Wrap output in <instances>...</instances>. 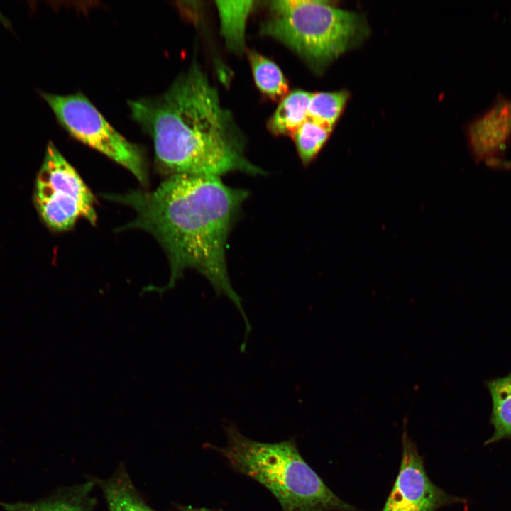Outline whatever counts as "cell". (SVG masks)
Instances as JSON below:
<instances>
[{"mask_svg":"<svg viewBox=\"0 0 511 511\" xmlns=\"http://www.w3.org/2000/svg\"><path fill=\"white\" fill-rule=\"evenodd\" d=\"M95 480L60 489L50 497L35 502H0L6 511H93L92 491Z\"/></svg>","mask_w":511,"mask_h":511,"instance_id":"9","label":"cell"},{"mask_svg":"<svg viewBox=\"0 0 511 511\" xmlns=\"http://www.w3.org/2000/svg\"><path fill=\"white\" fill-rule=\"evenodd\" d=\"M248 57L258 88L266 96L278 100L287 94V82L279 67L256 51L248 52Z\"/></svg>","mask_w":511,"mask_h":511,"instance_id":"14","label":"cell"},{"mask_svg":"<svg viewBox=\"0 0 511 511\" xmlns=\"http://www.w3.org/2000/svg\"><path fill=\"white\" fill-rule=\"evenodd\" d=\"M226 446L210 448L236 471L269 490L282 511H358L326 486L300 454L294 439L265 443L241 434L234 423L224 427Z\"/></svg>","mask_w":511,"mask_h":511,"instance_id":"3","label":"cell"},{"mask_svg":"<svg viewBox=\"0 0 511 511\" xmlns=\"http://www.w3.org/2000/svg\"><path fill=\"white\" fill-rule=\"evenodd\" d=\"M221 34L231 51L241 54L245 50V30L253 1H216Z\"/></svg>","mask_w":511,"mask_h":511,"instance_id":"11","label":"cell"},{"mask_svg":"<svg viewBox=\"0 0 511 511\" xmlns=\"http://www.w3.org/2000/svg\"><path fill=\"white\" fill-rule=\"evenodd\" d=\"M40 94L72 137L122 165L142 185H146L147 167L142 149L113 128L83 94Z\"/></svg>","mask_w":511,"mask_h":511,"instance_id":"5","label":"cell"},{"mask_svg":"<svg viewBox=\"0 0 511 511\" xmlns=\"http://www.w3.org/2000/svg\"><path fill=\"white\" fill-rule=\"evenodd\" d=\"M487 163L495 167L511 169V161L510 160H500L495 158L488 161Z\"/></svg>","mask_w":511,"mask_h":511,"instance_id":"17","label":"cell"},{"mask_svg":"<svg viewBox=\"0 0 511 511\" xmlns=\"http://www.w3.org/2000/svg\"><path fill=\"white\" fill-rule=\"evenodd\" d=\"M467 133L474 158L493 160L511 136V100L500 99L468 126Z\"/></svg>","mask_w":511,"mask_h":511,"instance_id":"8","label":"cell"},{"mask_svg":"<svg viewBox=\"0 0 511 511\" xmlns=\"http://www.w3.org/2000/svg\"><path fill=\"white\" fill-rule=\"evenodd\" d=\"M312 93L294 90L287 94L268 122V129L275 135H290L308 119Z\"/></svg>","mask_w":511,"mask_h":511,"instance_id":"12","label":"cell"},{"mask_svg":"<svg viewBox=\"0 0 511 511\" xmlns=\"http://www.w3.org/2000/svg\"><path fill=\"white\" fill-rule=\"evenodd\" d=\"M349 97L350 94L346 90L312 94L308 107V119L333 130Z\"/></svg>","mask_w":511,"mask_h":511,"instance_id":"15","label":"cell"},{"mask_svg":"<svg viewBox=\"0 0 511 511\" xmlns=\"http://www.w3.org/2000/svg\"><path fill=\"white\" fill-rule=\"evenodd\" d=\"M490 391L493 410L491 423L493 435L485 444L511 436V373L503 377L486 382Z\"/></svg>","mask_w":511,"mask_h":511,"instance_id":"13","label":"cell"},{"mask_svg":"<svg viewBox=\"0 0 511 511\" xmlns=\"http://www.w3.org/2000/svg\"><path fill=\"white\" fill-rule=\"evenodd\" d=\"M331 131L332 129L307 119L291 136L304 165H309L316 158Z\"/></svg>","mask_w":511,"mask_h":511,"instance_id":"16","label":"cell"},{"mask_svg":"<svg viewBox=\"0 0 511 511\" xmlns=\"http://www.w3.org/2000/svg\"><path fill=\"white\" fill-rule=\"evenodd\" d=\"M132 118L151 137L158 164L173 175H262L245 155V138L197 62L163 94L129 102Z\"/></svg>","mask_w":511,"mask_h":511,"instance_id":"2","label":"cell"},{"mask_svg":"<svg viewBox=\"0 0 511 511\" xmlns=\"http://www.w3.org/2000/svg\"><path fill=\"white\" fill-rule=\"evenodd\" d=\"M334 4L272 1L260 33L288 46L314 71L321 73L344 52L360 45L370 33L365 17Z\"/></svg>","mask_w":511,"mask_h":511,"instance_id":"4","label":"cell"},{"mask_svg":"<svg viewBox=\"0 0 511 511\" xmlns=\"http://www.w3.org/2000/svg\"><path fill=\"white\" fill-rule=\"evenodd\" d=\"M248 195L245 189L224 184L220 177L173 175L151 192L104 197L134 210V219L122 229H143L165 251L171 273L161 290L173 287L186 269L196 270L209 280L216 295H225L234 304L248 336L251 324L231 286L226 260L229 235Z\"/></svg>","mask_w":511,"mask_h":511,"instance_id":"1","label":"cell"},{"mask_svg":"<svg viewBox=\"0 0 511 511\" xmlns=\"http://www.w3.org/2000/svg\"><path fill=\"white\" fill-rule=\"evenodd\" d=\"M101 489L108 511H156L143 498L126 467L120 465L106 479H95Z\"/></svg>","mask_w":511,"mask_h":511,"instance_id":"10","label":"cell"},{"mask_svg":"<svg viewBox=\"0 0 511 511\" xmlns=\"http://www.w3.org/2000/svg\"><path fill=\"white\" fill-rule=\"evenodd\" d=\"M180 511H216L207 507H195L190 505H178Z\"/></svg>","mask_w":511,"mask_h":511,"instance_id":"18","label":"cell"},{"mask_svg":"<svg viewBox=\"0 0 511 511\" xmlns=\"http://www.w3.org/2000/svg\"><path fill=\"white\" fill-rule=\"evenodd\" d=\"M34 201L43 221L56 231L70 229L81 218L97 221L92 192L52 142L37 175Z\"/></svg>","mask_w":511,"mask_h":511,"instance_id":"6","label":"cell"},{"mask_svg":"<svg viewBox=\"0 0 511 511\" xmlns=\"http://www.w3.org/2000/svg\"><path fill=\"white\" fill-rule=\"evenodd\" d=\"M402 455L394 486L382 511H434L465 499L451 495L428 477L422 457L407 430L402 434Z\"/></svg>","mask_w":511,"mask_h":511,"instance_id":"7","label":"cell"},{"mask_svg":"<svg viewBox=\"0 0 511 511\" xmlns=\"http://www.w3.org/2000/svg\"><path fill=\"white\" fill-rule=\"evenodd\" d=\"M0 22H1V23L4 24V25H6L8 23L6 18L1 13V11H0Z\"/></svg>","mask_w":511,"mask_h":511,"instance_id":"19","label":"cell"}]
</instances>
